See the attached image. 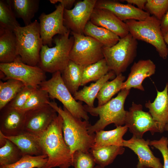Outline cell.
<instances>
[{
	"mask_svg": "<svg viewBox=\"0 0 168 168\" xmlns=\"http://www.w3.org/2000/svg\"><path fill=\"white\" fill-rule=\"evenodd\" d=\"M124 151L123 146L112 145L91 149L89 152L93 156L97 165L105 167L111 164L117 156L123 154Z\"/></svg>",
	"mask_w": 168,
	"mask_h": 168,
	"instance_id": "obj_28",
	"label": "cell"
},
{
	"mask_svg": "<svg viewBox=\"0 0 168 168\" xmlns=\"http://www.w3.org/2000/svg\"><path fill=\"white\" fill-rule=\"evenodd\" d=\"M48 92L39 87L35 88L21 110L26 112L49 105L50 101Z\"/></svg>",
	"mask_w": 168,
	"mask_h": 168,
	"instance_id": "obj_35",
	"label": "cell"
},
{
	"mask_svg": "<svg viewBox=\"0 0 168 168\" xmlns=\"http://www.w3.org/2000/svg\"><path fill=\"white\" fill-rule=\"evenodd\" d=\"M11 9L16 18H21L25 26L30 24L37 12L39 0H7Z\"/></svg>",
	"mask_w": 168,
	"mask_h": 168,
	"instance_id": "obj_23",
	"label": "cell"
},
{
	"mask_svg": "<svg viewBox=\"0 0 168 168\" xmlns=\"http://www.w3.org/2000/svg\"><path fill=\"white\" fill-rule=\"evenodd\" d=\"M124 124L133 136L138 138H142L144 134L148 131L152 135L159 132L157 125L149 112L143 111L142 105L134 102L127 111Z\"/></svg>",
	"mask_w": 168,
	"mask_h": 168,
	"instance_id": "obj_11",
	"label": "cell"
},
{
	"mask_svg": "<svg viewBox=\"0 0 168 168\" xmlns=\"http://www.w3.org/2000/svg\"><path fill=\"white\" fill-rule=\"evenodd\" d=\"M124 22L129 33L133 38L151 44L155 48L161 58H167L168 48L161 31V20L150 16L143 20H130Z\"/></svg>",
	"mask_w": 168,
	"mask_h": 168,
	"instance_id": "obj_6",
	"label": "cell"
},
{
	"mask_svg": "<svg viewBox=\"0 0 168 168\" xmlns=\"http://www.w3.org/2000/svg\"><path fill=\"white\" fill-rule=\"evenodd\" d=\"M74 42L70 51V60L86 67L104 58L103 45L94 39L71 31Z\"/></svg>",
	"mask_w": 168,
	"mask_h": 168,
	"instance_id": "obj_10",
	"label": "cell"
},
{
	"mask_svg": "<svg viewBox=\"0 0 168 168\" xmlns=\"http://www.w3.org/2000/svg\"><path fill=\"white\" fill-rule=\"evenodd\" d=\"M96 163L92 155L77 150L73 153L72 166L74 168H94Z\"/></svg>",
	"mask_w": 168,
	"mask_h": 168,
	"instance_id": "obj_37",
	"label": "cell"
},
{
	"mask_svg": "<svg viewBox=\"0 0 168 168\" xmlns=\"http://www.w3.org/2000/svg\"><path fill=\"white\" fill-rule=\"evenodd\" d=\"M97 0L77 2L72 9H64L63 18L65 26L71 32L83 34V31L95 8Z\"/></svg>",
	"mask_w": 168,
	"mask_h": 168,
	"instance_id": "obj_13",
	"label": "cell"
},
{
	"mask_svg": "<svg viewBox=\"0 0 168 168\" xmlns=\"http://www.w3.org/2000/svg\"><path fill=\"white\" fill-rule=\"evenodd\" d=\"M161 30L163 35L168 31V11L161 20Z\"/></svg>",
	"mask_w": 168,
	"mask_h": 168,
	"instance_id": "obj_42",
	"label": "cell"
},
{
	"mask_svg": "<svg viewBox=\"0 0 168 168\" xmlns=\"http://www.w3.org/2000/svg\"><path fill=\"white\" fill-rule=\"evenodd\" d=\"M0 131L6 136H15L24 132L25 112L7 105L0 110Z\"/></svg>",
	"mask_w": 168,
	"mask_h": 168,
	"instance_id": "obj_17",
	"label": "cell"
},
{
	"mask_svg": "<svg viewBox=\"0 0 168 168\" xmlns=\"http://www.w3.org/2000/svg\"><path fill=\"white\" fill-rule=\"evenodd\" d=\"M168 139L162 136L159 140L150 141V145L158 149L161 153L163 158V168H168Z\"/></svg>",
	"mask_w": 168,
	"mask_h": 168,
	"instance_id": "obj_39",
	"label": "cell"
},
{
	"mask_svg": "<svg viewBox=\"0 0 168 168\" xmlns=\"http://www.w3.org/2000/svg\"><path fill=\"white\" fill-rule=\"evenodd\" d=\"M69 30L66 34L55 37L53 41L55 45L52 47L43 45L38 64L45 72L54 73L61 72L65 69L70 61L69 54L74 42L73 36H69Z\"/></svg>",
	"mask_w": 168,
	"mask_h": 168,
	"instance_id": "obj_4",
	"label": "cell"
},
{
	"mask_svg": "<svg viewBox=\"0 0 168 168\" xmlns=\"http://www.w3.org/2000/svg\"><path fill=\"white\" fill-rule=\"evenodd\" d=\"M150 141L133 136L124 140L123 146L131 149L138 156L136 168H163L160 159L155 156L149 148Z\"/></svg>",
	"mask_w": 168,
	"mask_h": 168,
	"instance_id": "obj_15",
	"label": "cell"
},
{
	"mask_svg": "<svg viewBox=\"0 0 168 168\" xmlns=\"http://www.w3.org/2000/svg\"><path fill=\"white\" fill-rule=\"evenodd\" d=\"M128 129L125 125L120 126L112 130H102L96 132L95 143L91 149H96L112 145L123 146V136Z\"/></svg>",
	"mask_w": 168,
	"mask_h": 168,
	"instance_id": "obj_24",
	"label": "cell"
},
{
	"mask_svg": "<svg viewBox=\"0 0 168 168\" xmlns=\"http://www.w3.org/2000/svg\"><path fill=\"white\" fill-rule=\"evenodd\" d=\"M7 0H0V28L12 32L20 25Z\"/></svg>",
	"mask_w": 168,
	"mask_h": 168,
	"instance_id": "obj_33",
	"label": "cell"
},
{
	"mask_svg": "<svg viewBox=\"0 0 168 168\" xmlns=\"http://www.w3.org/2000/svg\"><path fill=\"white\" fill-rule=\"evenodd\" d=\"M110 71L104 58L86 66L83 71L81 86L91 82L98 81Z\"/></svg>",
	"mask_w": 168,
	"mask_h": 168,
	"instance_id": "obj_31",
	"label": "cell"
},
{
	"mask_svg": "<svg viewBox=\"0 0 168 168\" xmlns=\"http://www.w3.org/2000/svg\"><path fill=\"white\" fill-rule=\"evenodd\" d=\"M0 70L2 79H15L21 82L25 86L35 88L39 87L46 78V72L41 68L24 63L19 56L12 62L0 63Z\"/></svg>",
	"mask_w": 168,
	"mask_h": 168,
	"instance_id": "obj_9",
	"label": "cell"
},
{
	"mask_svg": "<svg viewBox=\"0 0 168 168\" xmlns=\"http://www.w3.org/2000/svg\"><path fill=\"white\" fill-rule=\"evenodd\" d=\"M147 0H125L124 1L126 2L127 3L130 4H134L136 5L138 8L143 10H145V6Z\"/></svg>",
	"mask_w": 168,
	"mask_h": 168,
	"instance_id": "obj_41",
	"label": "cell"
},
{
	"mask_svg": "<svg viewBox=\"0 0 168 168\" xmlns=\"http://www.w3.org/2000/svg\"><path fill=\"white\" fill-rule=\"evenodd\" d=\"M35 88L30 86H25L7 105L12 108L21 110Z\"/></svg>",
	"mask_w": 168,
	"mask_h": 168,
	"instance_id": "obj_38",
	"label": "cell"
},
{
	"mask_svg": "<svg viewBox=\"0 0 168 168\" xmlns=\"http://www.w3.org/2000/svg\"><path fill=\"white\" fill-rule=\"evenodd\" d=\"M40 87L46 91L49 98L60 101L73 116L84 120H88L89 117L81 101H77L64 83L61 72L58 71L53 73L49 80L43 82Z\"/></svg>",
	"mask_w": 168,
	"mask_h": 168,
	"instance_id": "obj_8",
	"label": "cell"
},
{
	"mask_svg": "<svg viewBox=\"0 0 168 168\" xmlns=\"http://www.w3.org/2000/svg\"><path fill=\"white\" fill-rule=\"evenodd\" d=\"M90 21L96 26L112 32L120 38L124 37L129 33L126 23L106 9L95 8Z\"/></svg>",
	"mask_w": 168,
	"mask_h": 168,
	"instance_id": "obj_18",
	"label": "cell"
},
{
	"mask_svg": "<svg viewBox=\"0 0 168 168\" xmlns=\"http://www.w3.org/2000/svg\"><path fill=\"white\" fill-rule=\"evenodd\" d=\"M14 32L16 37L18 54L22 61L30 66H37L43 45L39 23L35 20L28 25L17 27Z\"/></svg>",
	"mask_w": 168,
	"mask_h": 168,
	"instance_id": "obj_5",
	"label": "cell"
},
{
	"mask_svg": "<svg viewBox=\"0 0 168 168\" xmlns=\"http://www.w3.org/2000/svg\"><path fill=\"white\" fill-rule=\"evenodd\" d=\"M156 68V65L150 59L141 60L135 62L131 68L127 80L122 84L121 90H130L133 88L144 91L142 85L143 81L154 74Z\"/></svg>",
	"mask_w": 168,
	"mask_h": 168,
	"instance_id": "obj_19",
	"label": "cell"
},
{
	"mask_svg": "<svg viewBox=\"0 0 168 168\" xmlns=\"http://www.w3.org/2000/svg\"><path fill=\"white\" fill-rule=\"evenodd\" d=\"M86 67L70 60L66 68L61 72L62 80L72 95L78 91L81 86L83 73Z\"/></svg>",
	"mask_w": 168,
	"mask_h": 168,
	"instance_id": "obj_26",
	"label": "cell"
},
{
	"mask_svg": "<svg viewBox=\"0 0 168 168\" xmlns=\"http://www.w3.org/2000/svg\"><path fill=\"white\" fill-rule=\"evenodd\" d=\"M3 135L17 146L23 156L47 155L39 137L26 132L15 136H6L3 134Z\"/></svg>",
	"mask_w": 168,
	"mask_h": 168,
	"instance_id": "obj_21",
	"label": "cell"
},
{
	"mask_svg": "<svg viewBox=\"0 0 168 168\" xmlns=\"http://www.w3.org/2000/svg\"><path fill=\"white\" fill-rule=\"evenodd\" d=\"M138 42L129 33L113 46H103L104 58L110 71L117 76L125 72L137 54Z\"/></svg>",
	"mask_w": 168,
	"mask_h": 168,
	"instance_id": "obj_7",
	"label": "cell"
},
{
	"mask_svg": "<svg viewBox=\"0 0 168 168\" xmlns=\"http://www.w3.org/2000/svg\"><path fill=\"white\" fill-rule=\"evenodd\" d=\"M125 78V77L122 73L116 76L113 80L106 82L96 97L98 100L97 106H102L107 103L114 95L121 90Z\"/></svg>",
	"mask_w": 168,
	"mask_h": 168,
	"instance_id": "obj_30",
	"label": "cell"
},
{
	"mask_svg": "<svg viewBox=\"0 0 168 168\" xmlns=\"http://www.w3.org/2000/svg\"><path fill=\"white\" fill-rule=\"evenodd\" d=\"M52 12L42 13L39 19L40 32L43 45L52 46L53 37L56 35H63L69 30L63 24V14L64 8L61 4L55 6Z\"/></svg>",
	"mask_w": 168,
	"mask_h": 168,
	"instance_id": "obj_12",
	"label": "cell"
},
{
	"mask_svg": "<svg viewBox=\"0 0 168 168\" xmlns=\"http://www.w3.org/2000/svg\"><path fill=\"white\" fill-rule=\"evenodd\" d=\"M95 8L108 10L124 21L130 20H143L150 16L146 11L132 4H123L115 0H97Z\"/></svg>",
	"mask_w": 168,
	"mask_h": 168,
	"instance_id": "obj_16",
	"label": "cell"
},
{
	"mask_svg": "<svg viewBox=\"0 0 168 168\" xmlns=\"http://www.w3.org/2000/svg\"><path fill=\"white\" fill-rule=\"evenodd\" d=\"M49 2L52 4H55L57 2L62 5L65 9H70L75 2V0H50Z\"/></svg>",
	"mask_w": 168,
	"mask_h": 168,
	"instance_id": "obj_40",
	"label": "cell"
},
{
	"mask_svg": "<svg viewBox=\"0 0 168 168\" xmlns=\"http://www.w3.org/2000/svg\"><path fill=\"white\" fill-rule=\"evenodd\" d=\"M163 37L165 43L168 44V31L163 35Z\"/></svg>",
	"mask_w": 168,
	"mask_h": 168,
	"instance_id": "obj_43",
	"label": "cell"
},
{
	"mask_svg": "<svg viewBox=\"0 0 168 168\" xmlns=\"http://www.w3.org/2000/svg\"><path fill=\"white\" fill-rule=\"evenodd\" d=\"M57 113L49 104L26 111L23 132L40 137L47 129Z\"/></svg>",
	"mask_w": 168,
	"mask_h": 168,
	"instance_id": "obj_14",
	"label": "cell"
},
{
	"mask_svg": "<svg viewBox=\"0 0 168 168\" xmlns=\"http://www.w3.org/2000/svg\"><path fill=\"white\" fill-rule=\"evenodd\" d=\"M5 138L4 144L0 148V166L12 164L23 156L17 146L10 140Z\"/></svg>",
	"mask_w": 168,
	"mask_h": 168,
	"instance_id": "obj_32",
	"label": "cell"
},
{
	"mask_svg": "<svg viewBox=\"0 0 168 168\" xmlns=\"http://www.w3.org/2000/svg\"><path fill=\"white\" fill-rule=\"evenodd\" d=\"M130 90L123 89L117 96L104 105L96 107L84 105L86 111L93 116H99V119L93 125L88 127L89 133L92 134L104 130L108 125L114 124L116 127L125 124L127 111L124 109L125 100Z\"/></svg>",
	"mask_w": 168,
	"mask_h": 168,
	"instance_id": "obj_3",
	"label": "cell"
},
{
	"mask_svg": "<svg viewBox=\"0 0 168 168\" xmlns=\"http://www.w3.org/2000/svg\"><path fill=\"white\" fill-rule=\"evenodd\" d=\"M63 124V119L58 114L40 137L48 158L42 168H69L72 166L73 156L64 139Z\"/></svg>",
	"mask_w": 168,
	"mask_h": 168,
	"instance_id": "obj_1",
	"label": "cell"
},
{
	"mask_svg": "<svg viewBox=\"0 0 168 168\" xmlns=\"http://www.w3.org/2000/svg\"><path fill=\"white\" fill-rule=\"evenodd\" d=\"M83 34L102 44L104 47H111L117 44L120 38L109 30L93 24L90 21L86 24Z\"/></svg>",
	"mask_w": 168,
	"mask_h": 168,
	"instance_id": "obj_27",
	"label": "cell"
},
{
	"mask_svg": "<svg viewBox=\"0 0 168 168\" xmlns=\"http://www.w3.org/2000/svg\"><path fill=\"white\" fill-rule=\"evenodd\" d=\"M94 168H106L103 167L101 166L97 165Z\"/></svg>",
	"mask_w": 168,
	"mask_h": 168,
	"instance_id": "obj_44",
	"label": "cell"
},
{
	"mask_svg": "<svg viewBox=\"0 0 168 168\" xmlns=\"http://www.w3.org/2000/svg\"><path fill=\"white\" fill-rule=\"evenodd\" d=\"M156 91L157 96L154 101L149 100L145 106L156 123L159 133H162L168 126V83L162 91Z\"/></svg>",
	"mask_w": 168,
	"mask_h": 168,
	"instance_id": "obj_20",
	"label": "cell"
},
{
	"mask_svg": "<svg viewBox=\"0 0 168 168\" xmlns=\"http://www.w3.org/2000/svg\"><path fill=\"white\" fill-rule=\"evenodd\" d=\"M166 131H167L168 132V126L166 128Z\"/></svg>",
	"mask_w": 168,
	"mask_h": 168,
	"instance_id": "obj_45",
	"label": "cell"
},
{
	"mask_svg": "<svg viewBox=\"0 0 168 168\" xmlns=\"http://www.w3.org/2000/svg\"><path fill=\"white\" fill-rule=\"evenodd\" d=\"M47 160V155H25L16 162L10 165L0 166V168H42Z\"/></svg>",
	"mask_w": 168,
	"mask_h": 168,
	"instance_id": "obj_34",
	"label": "cell"
},
{
	"mask_svg": "<svg viewBox=\"0 0 168 168\" xmlns=\"http://www.w3.org/2000/svg\"><path fill=\"white\" fill-rule=\"evenodd\" d=\"M145 10L161 21L168 11V0H147Z\"/></svg>",
	"mask_w": 168,
	"mask_h": 168,
	"instance_id": "obj_36",
	"label": "cell"
},
{
	"mask_svg": "<svg viewBox=\"0 0 168 168\" xmlns=\"http://www.w3.org/2000/svg\"><path fill=\"white\" fill-rule=\"evenodd\" d=\"M49 105L63 119L64 139L72 156L77 150L89 152L94 144L95 133H89L88 127L90 124L88 121H82L74 116L64 107L62 109L58 106L55 101H50Z\"/></svg>",
	"mask_w": 168,
	"mask_h": 168,
	"instance_id": "obj_2",
	"label": "cell"
},
{
	"mask_svg": "<svg viewBox=\"0 0 168 168\" xmlns=\"http://www.w3.org/2000/svg\"><path fill=\"white\" fill-rule=\"evenodd\" d=\"M21 82L10 79L0 81V110L8 105L25 86Z\"/></svg>",
	"mask_w": 168,
	"mask_h": 168,
	"instance_id": "obj_29",
	"label": "cell"
},
{
	"mask_svg": "<svg viewBox=\"0 0 168 168\" xmlns=\"http://www.w3.org/2000/svg\"><path fill=\"white\" fill-rule=\"evenodd\" d=\"M19 56L15 33L0 28V63L12 62Z\"/></svg>",
	"mask_w": 168,
	"mask_h": 168,
	"instance_id": "obj_22",
	"label": "cell"
},
{
	"mask_svg": "<svg viewBox=\"0 0 168 168\" xmlns=\"http://www.w3.org/2000/svg\"><path fill=\"white\" fill-rule=\"evenodd\" d=\"M115 75L114 72L110 71L100 79L91 83L89 86H85L82 89L78 91L73 95L76 100L83 101L87 105L94 107V102L100 89L104 84L113 78Z\"/></svg>",
	"mask_w": 168,
	"mask_h": 168,
	"instance_id": "obj_25",
	"label": "cell"
}]
</instances>
